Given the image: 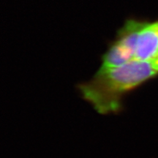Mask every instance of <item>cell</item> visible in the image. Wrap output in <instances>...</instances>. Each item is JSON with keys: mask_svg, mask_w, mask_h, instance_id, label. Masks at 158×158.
<instances>
[{"mask_svg": "<svg viewBox=\"0 0 158 158\" xmlns=\"http://www.w3.org/2000/svg\"><path fill=\"white\" fill-rule=\"evenodd\" d=\"M157 75L158 64L154 60L133 59L116 68H100L93 78L78 88L99 114L117 113L124 95Z\"/></svg>", "mask_w": 158, "mask_h": 158, "instance_id": "1", "label": "cell"}, {"mask_svg": "<svg viewBox=\"0 0 158 158\" xmlns=\"http://www.w3.org/2000/svg\"><path fill=\"white\" fill-rule=\"evenodd\" d=\"M158 54V21L146 23L140 31L134 59L153 61Z\"/></svg>", "mask_w": 158, "mask_h": 158, "instance_id": "2", "label": "cell"}, {"mask_svg": "<svg viewBox=\"0 0 158 158\" xmlns=\"http://www.w3.org/2000/svg\"><path fill=\"white\" fill-rule=\"evenodd\" d=\"M145 23L136 20H128L123 27L118 31L117 38L115 42L127 51L133 57V59H134L140 31Z\"/></svg>", "mask_w": 158, "mask_h": 158, "instance_id": "3", "label": "cell"}, {"mask_svg": "<svg viewBox=\"0 0 158 158\" xmlns=\"http://www.w3.org/2000/svg\"><path fill=\"white\" fill-rule=\"evenodd\" d=\"M133 57L118 43L114 42L102 56V68H112L120 66L130 61Z\"/></svg>", "mask_w": 158, "mask_h": 158, "instance_id": "4", "label": "cell"}, {"mask_svg": "<svg viewBox=\"0 0 158 158\" xmlns=\"http://www.w3.org/2000/svg\"><path fill=\"white\" fill-rule=\"evenodd\" d=\"M154 61H155V62L158 64V54H157V56H156V58L155 59V60H154Z\"/></svg>", "mask_w": 158, "mask_h": 158, "instance_id": "5", "label": "cell"}]
</instances>
